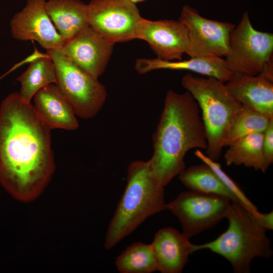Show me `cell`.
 I'll list each match as a JSON object with an SVG mask.
<instances>
[{"label":"cell","instance_id":"obj_1","mask_svg":"<svg viewBox=\"0 0 273 273\" xmlns=\"http://www.w3.org/2000/svg\"><path fill=\"white\" fill-rule=\"evenodd\" d=\"M55 170L51 129L19 93L0 105V183L16 200L37 199Z\"/></svg>","mask_w":273,"mask_h":273},{"label":"cell","instance_id":"obj_2","mask_svg":"<svg viewBox=\"0 0 273 273\" xmlns=\"http://www.w3.org/2000/svg\"><path fill=\"white\" fill-rule=\"evenodd\" d=\"M152 138L154 151L149 160L150 166L164 188L186 168L185 157L189 150L207 147L199 107L188 91L167 92Z\"/></svg>","mask_w":273,"mask_h":273},{"label":"cell","instance_id":"obj_3","mask_svg":"<svg viewBox=\"0 0 273 273\" xmlns=\"http://www.w3.org/2000/svg\"><path fill=\"white\" fill-rule=\"evenodd\" d=\"M164 187L149 160H134L127 169L126 185L108 226L104 248L109 250L151 216L166 210Z\"/></svg>","mask_w":273,"mask_h":273},{"label":"cell","instance_id":"obj_4","mask_svg":"<svg viewBox=\"0 0 273 273\" xmlns=\"http://www.w3.org/2000/svg\"><path fill=\"white\" fill-rule=\"evenodd\" d=\"M181 84L197 102L201 111L206 135V155L217 161L221 155L242 104L229 91L224 83L213 77L185 74Z\"/></svg>","mask_w":273,"mask_h":273},{"label":"cell","instance_id":"obj_5","mask_svg":"<svg viewBox=\"0 0 273 273\" xmlns=\"http://www.w3.org/2000/svg\"><path fill=\"white\" fill-rule=\"evenodd\" d=\"M227 230L215 240L194 244V253L207 249L226 259L236 273L250 272L251 263L256 257L269 258L273 254L265 231L252 220L247 210L240 203L232 202L226 217Z\"/></svg>","mask_w":273,"mask_h":273},{"label":"cell","instance_id":"obj_6","mask_svg":"<svg viewBox=\"0 0 273 273\" xmlns=\"http://www.w3.org/2000/svg\"><path fill=\"white\" fill-rule=\"evenodd\" d=\"M47 54L55 66V84L76 116L83 119L96 116L106 100L105 86L68 59L61 49L47 50Z\"/></svg>","mask_w":273,"mask_h":273},{"label":"cell","instance_id":"obj_7","mask_svg":"<svg viewBox=\"0 0 273 273\" xmlns=\"http://www.w3.org/2000/svg\"><path fill=\"white\" fill-rule=\"evenodd\" d=\"M273 34L256 30L245 12L229 37V51L225 57L233 72L255 75L273 67Z\"/></svg>","mask_w":273,"mask_h":273},{"label":"cell","instance_id":"obj_8","mask_svg":"<svg viewBox=\"0 0 273 273\" xmlns=\"http://www.w3.org/2000/svg\"><path fill=\"white\" fill-rule=\"evenodd\" d=\"M231 202L223 196L189 190L166 203V210L178 218L182 233L190 239L225 218Z\"/></svg>","mask_w":273,"mask_h":273},{"label":"cell","instance_id":"obj_9","mask_svg":"<svg viewBox=\"0 0 273 273\" xmlns=\"http://www.w3.org/2000/svg\"><path fill=\"white\" fill-rule=\"evenodd\" d=\"M87 13L89 26L107 40L115 43L136 38L142 17L129 0H90Z\"/></svg>","mask_w":273,"mask_h":273},{"label":"cell","instance_id":"obj_10","mask_svg":"<svg viewBox=\"0 0 273 273\" xmlns=\"http://www.w3.org/2000/svg\"><path fill=\"white\" fill-rule=\"evenodd\" d=\"M178 20L188 29L189 43L186 54L191 58H222L228 55L229 37L235 25L204 18L189 5L183 6Z\"/></svg>","mask_w":273,"mask_h":273},{"label":"cell","instance_id":"obj_11","mask_svg":"<svg viewBox=\"0 0 273 273\" xmlns=\"http://www.w3.org/2000/svg\"><path fill=\"white\" fill-rule=\"evenodd\" d=\"M46 1L26 0L10 21L11 35L17 40L36 41L47 51L61 49L65 42L47 12Z\"/></svg>","mask_w":273,"mask_h":273},{"label":"cell","instance_id":"obj_12","mask_svg":"<svg viewBox=\"0 0 273 273\" xmlns=\"http://www.w3.org/2000/svg\"><path fill=\"white\" fill-rule=\"evenodd\" d=\"M136 38L147 41L157 58L166 61L181 60L188 47V29L179 20L151 21L141 17L136 25Z\"/></svg>","mask_w":273,"mask_h":273},{"label":"cell","instance_id":"obj_13","mask_svg":"<svg viewBox=\"0 0 273 273\" xmlns=\"http://www.w3.org/2000/svg\"><path fill=\"white\" fill-rule=\"evenodd\" d=\"M114 44L88 26L65 42L61 50L74 64L98 79L106 68Z\"/></svg>","mask_w":273,"mask_h":273},{"label":"cell","instance_id":"obj_14","mask_svg":"<svg viewBox=\"0 0 273 273\" xmlns=\"http://www.w3.org/2000/svg\"><path fill=\"white\" fill-rule=\"evenodd\" d=\"M225 85L242 104L273 118V67L255 75L234 72Z\"/></svg>","mask_w":273,"mask_h":273},{"label":"cell","instance_id":"obj_15","mask_svg":"<svg viewBox=\"0 0 273 273\" xmlns=\"http://www.w3.org/2000/svg\"><path fill=\"white\" fill-rule=\"evenodd\" d=\"M182 233L171 227L159 230L151 243L161 273H180L190 255L193 244Z\"/></svg>","mask_w":273,"mask_h":273},{"label":"cell","instance_id":"obj_16","mask_svg":"<svg viewBox=\"0 0 273 273\" xmlns=\"http://www.w3.org/2000/svg\"><path fill=\"white\" fill-rule=\"evenodd\" d=\"M33 107L51 129L74 130L79 123L70 104L54 83L39 89L33 96Z\"/></svg>","mask_w":273,"mask_h":273},{"label":"cell","instance_id":"obj_17","mask_svg":"<svg viewBox=\"0 0 273 273\" xmlns=\"http://www.w3.org/2000/svg\"><path fill=\"white\" fill-rule=\"evenodd\" d=\"M134 67L140 74L158 69L189 70L214 77L223 83L226 82L234 73L228 68L224 59L217 57H192L176 61L142 58L136 60Z\"/></svg>","mask_w":273,"mask_h":273},{"label":"cell","instance_id":"obj_18","mask_svg":"<svg viewBox=\"0 0 273 273\" xmlns=\"http://www.w3.org/2000/svg\"><path fill=\"white\" fill-rule=\"evenodd\" d=\"M46 9L65 42L89 26L87 4L80 0H47Z\"/></svg>","mask_w":273,"mask_h":273},{"label":"cell","instance_id":"obj_19","mask_svg":"<svg viewBox=\"0 0 273 273\" xmlns=\"http://www.w3.org/2000/svg\"><path fill=\"white\" fill-rule=\"evenodd\" d=\"M262 132L253 133L229 145L224 154L227 165H243L265 172L269 166L265 159Z\"/></svg>","mask_w":273,"mask_h":273},{"label":"cell","instance_id":"obj_20","mask_svg":"<svg viewBox=\"0 0 273 273\" xmlns=\"http://www.w3.org/2000/svg\"><path fill=\"white\" fill-rule=\"evenodd\" d=\"M20 82L19 95L30 103L41 88L56 82V68L52 59L46 54L33 59L28 68L17 79Z\"/></svg>","mask_w":273,"mask_h":273},{"label":"cell","instance_id":"obj_21","mask_svg":"<svg viewBox=\"0 0 273 273\" xmlns=\"http://www.w3.org/2000/svg\"><path fill=\"white\" fill-rule=\"evenodd\" d=\"M178 175L181 183L190 190L223 196L240 203L214 171L204 163L186 168Z\"/></svg>","mask_w":273,"mask_h":273},{"label":"cell","instance_id":"obj_22","mask_svg":"<svg viewBox=\"0 0 273 273\" xmlns=\"http://www.w3.org/2000/svg\"><path fill=\"white\" fill-rule=\"evenodd\" d=\"M120 273H151L158 271L157 258L151 244L135 242L128 246L115 260Z\"/></svg>","mask_w":273,"mask_h":273},{"label":"cell","instance_id":"obj_23","mask_svg":"<svg viewBox=\"0 0 273 273\" xmlns=\"http://www.w3.org/2000/svg\"><path fill=\"white\" fill-rule=\"evenodd\" d=\"M272 120L273 118L265 114L242 104L232 126L225 147L249 134L263 133Z\"/></svg>","mask_w":273,"mask_h":273},{"label":"cell","instance_id":"obj_24","mask_svg":"<svg viewBox=\"0 0 273 273\" xmlns=\"http://www.w3.org/2000/svg\"><path fill=\"white\" fill-rule=\"evenodd\" d=\"M194 154L214 171L224 185L237 198L241 205L249 210H258L257 207L248 198L240 187L224 171L220 164L210 158L199 149H197Z\"/></svg>","mask_w":273,"mask_h":273},{"label":"cell","instance_id":"obj_25","mask_svg":"<svg viewBox=\"0 0 273 273\" xmlns=\"http://www.w3.org/2000/svg\"><path fill=\"white\" fill-rule=\"evenodd\" d=\"M254 222L264 231L273 230V211L262 213L247 209Z\"/></svg>","mask_w":273,"mask_h":273},{"label":"cell","instance_id":"obj_26","mask_svg":"<svg viewBox=\"0 0 273 273\" xmlns=\"http://www.w3.org/2000/svg\"><path fill=\"white\" fill-rule=\"evenodd\" d=\"M263 134L264 155L267 163L270 166L273 162V120Z\"/></svg>","mask_w":273,"mask_h":273},{"label":"cell","instance_id":"obj_27","mask_svg":"<svg viewBox=\"0 0 273 273\" xmlns=\"http://www.w3.org/2000/svg\"><path fill=\"white\" fill-rule=\"evenodd\" d=\"M129 1H131V2H132L133 3L136 4V3L142 2L145 1L146 0H129Z\"/></svg>","mask_w":273,"mask_h":273}]
</instances>
